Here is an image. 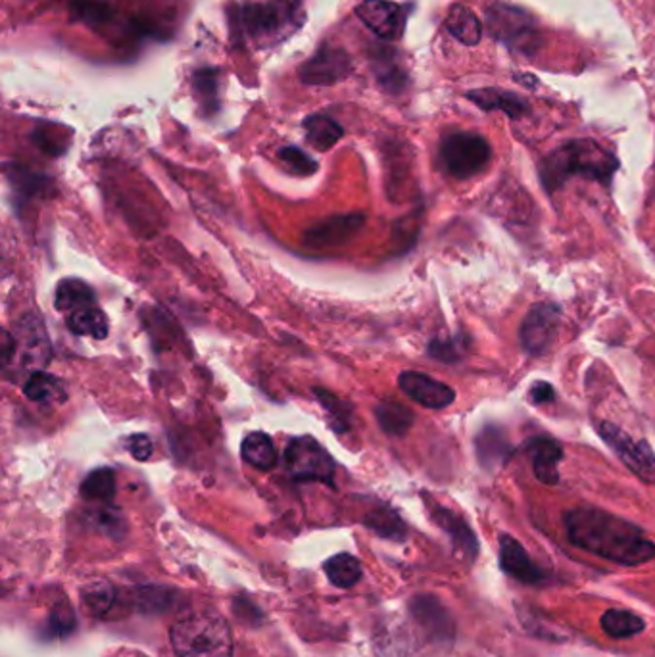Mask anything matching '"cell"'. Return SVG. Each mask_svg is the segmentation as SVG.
<instances>
[{
	"mask_svg": "<svg viewBox=\"0 0 655 657\" xmlns=\"http://www.w3.org/2000/svg\"><path fill=\"white\" fill-rule=\"evenodd\" d=\"M561 322V308L554 302H538L525 315L519 331L523 351L530 356H543L556 341Z\"/></svg>",
	"mask_w": 655,
	"mask_h": 657,
	"instance_id": "cell-10",
	"label": "cell"
},
{
	"mask_svg": "<svg viewBox=\"0 0 655 657\" xmlns=\"http://www.w3.org/2000/svg\"><path fill=\"white\" fill-rule=\"evenodd\" d=\"M486 22H488V30L494 39H498L512 49H517L523 53H533L535 46H538V41H536L538 31H536L535 22L527 12H523L519 8L496 2L494 7L488 8Z\"/></svg>",
	"mask_w": 655,
	"mask_h": 657,
	"instance_id": "cell-9",
	"label": "cell"
},
{
	"mask_svg": "<svg viewBox=\"0 0 655 657\" xmlns=\"http://www.w3.org/2000/svg\"><path fill=\"white\" fill-rule=\"evenodd\" d=\"M357 18L385 41L402 37L406 28V8L390 0H364L356 10Z\"/></svg>",
	"mask_w": 655,
	"mask_h": 657,
	"instance_id": "cell-11",
	"label": "cell"
},
{
	"mask_svg": "<svg viewBox=\"0 0 655 657\" xmlns=\"http://www.w3.org/2000/svg\"><path fill=\"white\" fill-rule=\"evenodd\" d=\"M240 452L245 462L250 463L256 470L271 471L279 462L276 444L266 433L246 434Z\"/></svg>",
	"mask_w": 655,
	"mask_h": 657,
	"instance_id": "cell-25",
	"label": "cell"
},
{
	"mask_svg": "<svg viewBox=\"0 0 655 657\" xmlns=\"http://www.w3.org/2000/svg\"><path fill=\"white\" fill-rule=\"evenodd\" d=\"M351 72V58L341 49L321 46L320 53L300 67V77L308 85H333Z\"/></svg>",
	"mask_w": 655,
	"mask_h": 657,
	"instance_id": "cell-14",
	"label": "cell"
},
{
	"mask_svg": "<svg viewBox=\"0 0 655 657\" xmlns=\"http://www.w3.org/2000/svg\"><path fill=\"white\" fill-rule=\"evenodd\" d=\"M619 170V160L613 152L603 149L592 139L569 141L544 158L540 164L543 187L554 195L571 177H587L602 185H610Z\"/></svg>",
	"mask_w": 655,
	"mask_h": 657,
	"instance_id": "cell-2",
	"label": "cell"
},
{
	"mask_svg": "<svg viewBox=\"0 0 655 657\" xmlns=\"http://www.w3.org/2000/svg\"><path fill=\"white\" fill-rule=\"evenodd\" d=\"M527 454L533 462L535 477L544 485H558V463L563 460V449L556 439L551 437H533L527 442Z\"/></svg>",
	"mask_w": 655,
	"mask_h": 657,
	"instance_id": "cell-17",
	"label": "cell"
},
{
	"mask_svg": "<svg viewBox=\"0 0 655 657\" xmlns=\"http://www.w3.org/2000/svg\"><path fill=\"white\" fill-rule=\"evenodd\" d=\"M365 524H367V527H372L375 532H379L380 537L395 538V540H404V537H406V525H404L402 519L396 514L395 509L387 508V506L373 511Z\"/></svg>",
	"mask_w": 655,
	"mask_h": 657,
	"instance_id": "cell-33",
	"label": "cell"
},
{
	"mask_svg": "<svg viewBox=\"0 0 655 657\" xmlns=\"http://www.w3.org/2000/svg\"><path fill=\"white\" fill-rule=\"evenodd\" d=\"M315 396L320 398L323 408L328 410L329 418L333 421H339L336 433H344L348 429V419H351V408L346 403L341 402L336 396L329 395L328 390L315 389Z\"/></svg>",
	"mask_w": 655,
	"mask_h": 657,
	"instance_id": "cell-35",
	"label": "cell"
},
{
	"mask_svg": "<svg viewBox=\"0 0 655 657\" xmlns=\"http://www.w3.org/2000/svg\"><path fill=\"white\" fill-rule=\"evenodd\" d=\"M364 222V216H341L335 219H328L323 224L315 225L310 231L305 233V240L318 245V247H329V245H339L352 237L357 227Z\"/></svg>",
	"mask_w": 655,
	"mask_h": 657,
	"instance_id": "cell-20",
	"label": "cell"
},
{
	"mask_svg": "<svg viewBox=\"0 0 655 657\" xmlns=\"http://www.w3.org/2000/svg\"><path fill=\"white\" fill-rule=\"evenodd\" d=\"M529 398L533 402L538 403H548L554 402L556 400V390L551 387L550 383L546 381H536L529 390Z\"/></svg>",
	"mask_w": 655,
	"mask_h": 657,
	"instance_id": "cell-39",
	"label": "cell"
},
{
	"mask_svg": "<svg viewBox=\"0 0 655 657\" xmlns=\"http://www.w3.org/2000/svg\"><path fill=\"white\" fill-rule=\"evenodd\" d=\"M500 568L506 575L514 577L523 584L548 581V573L530 558L522 542L509 535L500 537Z\"/></svg>",
	"mask_w": 655,
	"mask_h": 657,
	"instance_id": "cell-13",
	"label": "cell"
},
{
	"mask_svg": "<svg viewBox=\"0 0 655 657\" xmlns=\"http://www.w3.org/2000/svg\"><path fill=\"white\" fill-rule=\"evenodd\" d=\"M308 142L315 150H329L335 147L336 142L343 139L344 129L339 121L323 116V114H313L304 121Z\"/></svg>",
	"mask_w": 655,
	"mask_h": 657,
	"instance_id": "cell-26",
	"label": "cell"
},
{
	"mask_svg": "<svg viewBox=\"0 0 655 657\" xmlns=\"http://www.w3.org/2000/svg\"><path fill=\"white\" fill-rule=\"evenodd\" d=\"M375 416L379 421L380 429L385 433L393 434V437H402V434L410 431L414 426V411L404 406V403L396 402V400H385L375 408Z\"/></svg>",
	"mask_w": 655,
	"mask_h": 657,
	"instance_id": "cell-27",
	"label": "cell"
},
{
	"mask_svg": "<svg viewBox=\"0 0 655 657\" xmlns=\"http://www.w3.org/2000/svg\"><path fill=\"white\" fill-rule=\"evenodd\" d=\"M411 615L432 640L452 643L455 625L452 615L434 596H417L411 602Z\"/></svg>",
	"mask_w": 655,
	"mask_h": 657,
	"instance_id": "cell-16",
	"label": "cell"
},
{
	"mask_svg": "<svg viewBox=\"0 0 655 657\" xmlns=\"http://www.w3.org/2000/svg\"><path fill=\"white\" fill-rule=\"evenodd\" d=\"M97 306L95 304V291L82 279H64L56 287L54 294V308L58 312H75L82 308Z\"/></svg>",
	"mask_w": 655,
	"mask_h": 657,
	"instance_id": "cell-22",
	"label": "cell"
},
{
	"mask_svg": "<svg viewBox=\"0 0 655 657\" xmlns=\"http://www.w3.org/2000/svg\"><path fill=\"white\" fill-rule=\"evenodd\" d=\"M439 158L442 170L450 177L470 180L483 173L491 164V142L483 134L454 131L442 137Z\"/></svg>",
	"mask_w": 655,
	"mask_h": 657,
	"instance_id": "cell-5",
	"label": "cell"
},
{
	"mask_svg": "<svg viewBox=\"0 0 655 657\" xmlns=\"http://www.w3.org/2000/svg\"><path fill=\"white\" fill-rule=\"evenodd\" d=\"M8 180L12 183V187L18 193L25 196H33L39 191H45L49 180L37 173L23 172L20 168H15L14 173H8Z\"/></svg>",
	"mask_w": 655,
	"mask_h": 657,
	"instance_id": "cell-37",
	"label": "cell"
},
{
	"mask_svg": "<svg viewBox=\"0 0 655 657\" xmlns=\"http://www.w3.org/2000/svg\"><path fill=\"white\" fill-rule=\"evenodd\" d=\"M172 648L178 657H232L233 633L219 613H189L173 623Z\"/></svg>",
	"mask_w": 655,
	"mask_h": 657,
	"instance_id": "cell-4",
	"label": "cell"
},
{
	"mask_svg": "<svg viewBox=\"0 0 655 657\" xmlns=\"http://www.w3.org/2000/svg\"><path fill=\"white\" fill-rule=\"evenodd\" d=\"M598 433L619 460L646 485H655V454L646 441H634L631 434L611 421H600Z\"/></svg>",
	"mask_w": 655,
	"mask_h": 657,
	"instance_id": "cell-8",
	"label": "cell"
},
{
	"mask_svg": "<svg viewBox=\"0 0 655 657\" xmlns=\"http://www.w3.org/2000/svg\"><path fill=\"white\" fill-rule=\"evenodd\" d=\"M447 30L452 37L468 46H475L483 39V25L475 12L463 4H454L447 15Z\"/></svg>",
	"mask_w": 655,
	"mask_h": 657,
	"instance_id": "cell-21",
	"label": "cell"
},
{
	"mask_svg": "<svg viewBox=\"0 0 655 657\" xmlns=\"http://www.w3.org/2000/svg\"><path fill=\"white\" fill-rule=\"evenodd\" d=\"M475 444L476 456L486 470L504 465L507 457L514 454V449L507 442L506 434L502 433L498 427H484L483 431L476 434Z\"/></svg>",
	"mask_w": 655,
	"mask_h": 657,
	"instance_id": "cell-19",
	"label": "cell"
},
{
	"mask_svg": "<svg viewBox=\"0 0 655 657\" xmlns=\"http://www.w3.org/2000/svg\"><path fill=\"white\" fill-rule=\"evenodd\" d=\"M82 597L93 615H105L116 604V589L108 581H90L83 586Z\"/></svg>",
	"mask_w": 655,
	"mask_h": 657,
	"instance_id": "cell-31",
	"label": "cell"
},
{
	"mask_svg": "<svg viewBox=\"0 0 655 657\" xmlns=\"http://www.w3.org/2000/svg\"><path fill=\"white\" fill-rule=\"evenodd\" d=\"M471 103H475L481 110L492 112V110H502L509 116L512 120H519L523 116L529 114V103L525 98L504 89H479L468 93Z\"/></svg>",
	"mask_w": 655,
	"mask_h": 657,
	"instance_id": "cell-18",
	"label": "cell"
},
{
	"mask_svg": "<svg viewBox=\"0 0 655 657\" xmlns=\"http://www.w3.org/2000/svg\"><path fill=\"white\" fill-rule=\"evenodd\" d=\"M602 631L613 640H626L633 636L641 635L646 628V621L642 620L638 613L629 610H608L600 620Z\"/></svg>",
	"mask_w": 655,
	"mask_h": 657,
	"instance_id": "cell-23",
	"label": "cell"
},
{
	"mask_svg": "<svg viewBox=\"0 0 655 657\" xmlns=\"http://www.w3.org/2000/svg\"><path fill=\"white\" fill-rule=\"evenodd\" d=\"M325 575L339 589H352L362 579V563L352 553H339L325 563Z\"/></svg>",
	"mask_w": 655,
	"mask_h": 657,
	"instance_id": "cell-28",
	"label": "cell"
},
{
	"mask_svg": "<svg viewBox=\"0 0 655 657\" xmlns=\"http://www.w3.org/2000/svg\"><path fill=\"white\" fill-rule=\"evenodd\" d=\"M116 494V475L108 467L93 471L83 481L82 496L87 502H110Z\"/></svg>",
	"mask_w": 655,
	"mask_h": 657,
	"instance_id": "cell-29",
	"label": "cell"
},
{
	"mask_svg": "<svg viewBox=\"0 0 655 657\" xmlns=\"http://www.w3.org/2000/svg\"><path fill=\"white\" fill-rule=\"evenodd\" d=\"M567 537L577 548L594 553L602 560L638 568L655 560V545L646 538L644 530L598 508H577L567 511Z\"/></svg>",
	"mask_w": 655,
	"mask_h": 657,
	"instance_id": "cell-1",
	"label": "cell"
},
{
	"mask_svg": "<svg viewBox=\"0 0 655 657\" xmlns=\"http://www.w3.org/2000/svg\"><path fill=\"white\" fill-rule=\"evenodd\" d=\"M127 450L131 452V456L139 462H147L152 456V441L147 434H133L129 441L126 442Z\"/></svg>",
	"mask_w": 655,
	"mask_h": 657,
	"instance_id": "cell-38",
	"label": "cell"
},
{
	"mask_svg": "<svg viewBox=\"0 0 655 657\" xmlns=\"http://www.w3.org/2000/svg\"><path fill=\"white\" fill-rule=\"evenodd\" d=\"M23 395L28 396L31 402H53L54 398H64L62 383L45 371H33L28 377L23 385Z\"/></svg>",
	"mask_w": 655,
	"mask_h": 657,
	"instance_id": "cell-30",
	"label": "cell"
},
{
	"mask_svg": "<svg viewBox=\"0 0 655 657\" xmlns=\"http://www.w3.org/2000/svg\"><path fill=\"white\" fill-rule=\"evenodd\" d=\"M22 351V366L37 369L45 367L51 362V343L46 335L43 322L37 315H23L22 320L15 325L14 335L8 331L2 333V362L4 366L10 364V359L15 352Z\"/></svg>",
	"mask_w": 655,
	"mask_h": 657,
	"instance_id": "cell-6",
	"label": "cell"
},
{
	"mask_svg": "<svg viewBox=\"0 0 655 657\" xmlns=\"http://www.w3.org/2000/svg\"><path fill=\"white\" fill-rule=\"evenodd\" d=\"M284 463L294 481H320L325 485L335 483V460L313 437L292 439L284 452Z\"/></svg>",
	"mask_w": 655,
	"mask_h": 657,
	"instance_id": "cell-7",
	"label": "cell"
},
{
	"mask_svg": "<svg viewBox=\"0 0 655 657\" xmlns=\"http://www.w3.org/2000/svg\"><path fill=\"white\" fill-rule=\"evenodd\" d=\"M429 511H431L432 521L447 532L450 542L454 546V552L463 561L473 563L479 556V540H476V535L470 524L462 516H458L455 511L444 508L440 504L429 502Z\"/></svg>",
	"mask_w": 655,
	"mask_h": 657,
	"instance_id": "cell-15",
	"label": "cell"
},
{
	"mask_svg": "<svg viewBox=\"0 0 655 657\" xmlns=\"http://www.w3.org/2000/svg\"><path fill=\"white\" fill-rule=\"evenodd\" d=\"M194 90L202 100V105L216 108L217 72L216 69H202L194 75Z\"/></svg>",
	"mask_w": 655,
	"mask_h": 657,
	"instance_id": "cell-36",
	"label": "cell"
},
{
	"mask_svg": "<svg viewBox=\"0 0 655 657\" xmlns=\"http://www.w3.org/2000/svg\"><path fill=\"white\" fill-rule=\"evenodd\" d=\"M398 387L402 389L404 395L410 396L414 402L429 408V410H444L455 400L452 387L432 379L429 375L419 374V371L400 374Z\"/></svg>",
	"mask_w": 655,
	"mask_h": 657,
	"instance_id": "cell-12",
	"label": "cell"
},
{
	"mask_svg": "<svg viewBox=\"0 0 655 657\" xmlns=\"http://www.w3.org/2000/svg\"><path fill=\"white\" fill-rule=\"evenodd\" d=\"M468 348H470L468 336L458 335L452 336V338H434L429 343L427 354L431 358L444 362V364H455V362H462Z\"/></svg>",
	"mask_w": 655,
	"mask_h": 657,
	"instance_id": "cell-32",
	"label": "cell"
},
{
	"mask_svg": "<svg viewBox=\"0 0 655 657\" xmlns=\"http://www.w3.org/2000/svg\"><path fill=\"white\" fill-rule=\"evenodd\" d=\"M235 28L254 46L279 45L304 23V0H273L266 4H245L233 14Z\"/></svg>",
	"mask_w": 655,
	"mask_h": 657,
	"instance_id": "cell-3",
	"label": "cell"
},
{
	"mask_svg": "<svg viewBox=\"0 0 655 657\" xmlns=\"http://www.w3.org/2000/svg\"><path fill=\"white\" fill-rule=\"evenodd\" d=\"M279 158L297 175H312L320 168L312 157H308L304 150L297 149V147H284L279 150Z\"/></svg>",
	"mask_w": 655,
	"mask_h": 657,
	"instance_id": "cell-34",
	"label": "cell"
},
{
	"mask_svg": "<svg viewBox=\"0 0 655 657\" xmlns=\"http://www.w3.org/2000/svg\"><path fill=\"white\" fill-rule=\"evenodd\" d=\"M66 325L74 335L93 336L97 341H105L108 336V320L98 306L82 308L67 314Z\"/></svg>",
	"mask_w": 655,
	"mask_h": 657,
	"instance_id": "cell-24",
	"label": "cell"
}]
</instances>
